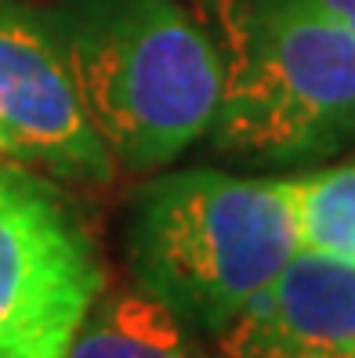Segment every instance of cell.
Instances as JSON below:
<instances>
[{"label":"cell","instance_id":"9c48e42d","mask_svg":"<svg viewBox=\"0 0 355 358\" xmlns=\"http://www.w3.org/2000/svg\"><path fill=\"white\" fill-rule=\"evenodd\" d=\"M305 4L319 8L323 15L337 18V22H341L348 33H355V0H305Z\"/></svg>","mask_w":355,"mask_h":358},{"label":"cell","instance_id":"8992f818","mask_svg":"<svg viewBox=\"0 0 355 358\" xmlns=\"http://www.w3.org/2000/svg\"><path fill=\"white\" fill-rule=\"evenodd\" d=\"M218 348L221 358H355V264L298 250Z\"/></svg>","mask_w":355,"mask_h":358},{"label":"cell","instance_id":"277c9868","mask_svg":"<svg viewBox=\"0 0 355 358\" xmlns=\"http://www.w3.org/2000/svg\"><path fill=\"white\" fill-rule=\"evenodd\" d=\"M102 282L91 243L51 192L0 174V358H66Z\"/></svg>","mask_w":355,"mask_h":358},{"label":"cell","instance_id":"52a82bcc","mask_svg":"<svg viewBox=\"0 0 355 358\" xmlns=\"http://www.w3.org/2000/svg\"><path fill=\"white\" fill-rule=\"evenodd\" d=\"M66 358H207L189 329L145 289L98 297L80 322Z\"/></svg>","mask_w":355,"mask_h":358},{"label":"cell","instance_id":"ba28073f","mask_svg":"<svg viewBox=\"0 0 355 358\" xmlns=\"http://www.w3.org/2000/svg\"><path fill=\"white\" fill-rule=\"evenodd\" d=\"M290 188L301 250L355 264V159L294 178Z\"/></svg>","mask_w":355,"mask_h":358},{"label":"cell","instance_id":"7a4b0ae2","mask_svg":"<svg viewBox=\"0 0 355 358\" xmlns=\"http://www.w3.org/2000/svg\"><path fill=\"white\" fill-rule=\"evenodd\" d=\"M221 55L211 138L232 159L308 163L355 138V33L305 0H200Z\"/></svg>","mask_w":355,"mask_h":358},{"label":"cell","instance_id":"3957f363","mask_svg":"<svg viewBox=\"0 0 355 358\" xmlns=\"http://www.w3.org/2000/svg\"><path fill=\"white\" fill-rule=\"evenodd\" d=\"M301 250L290 181L196 166L160 174L131 206L127 261L138 289L221 336Z\"/></svg>","mask_w":355,"mask_h":358},{"label":"cell","instance_id":"5b68a950","mask_svg":"<svg viewBox=\"0 0 355 358\" xmlns=\"http://www.w3.org/2000/svg\"><path fill=\"white\" fill-rule=\"evenodd\" d=\"M0 149L80 185H106L116 171L55 22L15 0H0Z\"/></svg>","mask_w":355,"mask_h":358},{"label":"cell","instance_id":"6da1fadb","mask_svg":"<svg viewBox=\"0 0 355 358\" xmlns=\"http://www.w3.org/2000/svg\"><path fill=\"white\" fill-rule=\"evenodd\" d=\"M51 22L116 163L156 171L211 134L221 55L196 11L178 0H73Z\"/></svg>","mask_w":355,"mask_h":358}]
</instances>
